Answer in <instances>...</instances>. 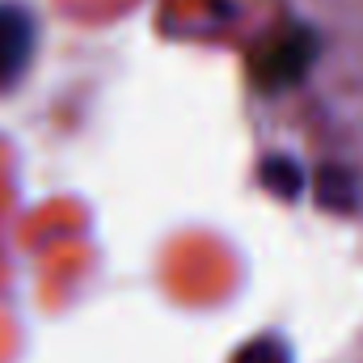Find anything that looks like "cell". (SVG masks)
<instances>
[{"mask_svg": "<svg viewBox=\"0 0 363 363\" xmlns=\"http://www.w3.org/2000/svg\"><path fill=\"white\" fill-rule=\"evenodd\" d=\"M233 363H291V351H287L279 338H258V342H250L245 351H237Z\"/></svg>", "mask_w": 363, "mask_h": 363, "instance_id": "3", "label": "cell"}, {"mask_svg": "<svg viewBox=\"0 0 363 363\" xmlns=\"http://www.w3.org/2000/svg\"><path fill=\"white\" fill-rule=\"evenodd\" d=\"M321 194H325V203H330V207H351V203H355V199H351V182L338 178L334 169H325V174H321Z\"/></svg>", "mask_w": 363, "mask_h": 363, "instance_id": "4", "label": "cell"}, {"mask_svg": "<svg viewBox=\"0 0 363 363\" xmlns=\"http://www.w3.org/2000/svg\"><path fill=\"white\" fill-rule=\"evenodd\" d=\"M38 47V26L21 4H0V85H13Z\"/></svg>", "mask_w": 363, "mask_h": 363, "instance_id": "1", "label": "cell"}, {"mask_svg": "<svg viewBox=\"0 0 363 363\" xmlns=\"http://www.w3.org/2000/svg\"><path fill=\"white\" fill-rule=\"evenodd\" d=\"M262 186L274 190V194H283V199H296V194H300V186H304L300 165H296V161H287V157H271V161L262 165Z\"/></svg>", "mask_w": 363, "mask_h": 363, "instance_id": "2", "label": "cell"}]
</instances>
